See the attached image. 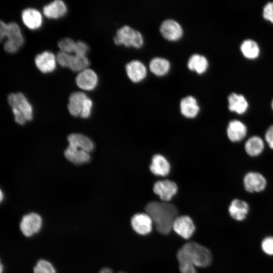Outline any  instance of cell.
Returning <instances> with one entry per match:
<instances>
[{"instance_id":"6da1fadb","label":"cell","mask_w":273,"mask_h":273,"mask_svg":"<svg viewBox=\"0 0 273 273\" xmlns=\"http://www.w3.org/2000/svg\"><path fill=\"white\" fill-rule=\"evenodd\" d=\"M145 211L158 233L167 235L171 232L174 221L178 216V210L175 205L169 202L153 201L146 205Z\"/></svg>"},{"instance_id":"7a4b0ae2","label":"cell","mask_w":273,"mask_h":273,"mask_svg":"<svg viewBox=\"0 0 273 273\" xmlns=\"http://www.w3.org/2000/svg\"><path fill=\"white\" fill-rule=\"evenodd\" d=\"M6 37L4 48L6 52L14 53L23 45L24 39L19 25L15 22L6 23L2 20L0 23V39Z\"/></svg>"},{"instance_id":"3957f363","label":"cell","mask_w":273,"mask_h":273,"mask_svg":"<svg viewBox=\"0 0 273 273\" xmlns=\"http://www.w3.org/2000/svg\"><path fill=\"white\" fill-rule=\"evenodd\" d=\"M8 101L12 107L15 121L23 125L33 118L32 107L24 95L20 92L10 94Z\"/></svg>"},{"instance_id":"277c9868","label":"cell","mask_w":273,"mask_h":273,"mask_svg":"<svg viewBox=\"0 0 273 273\" xmlns=\"http://www.w3.org/2000/svg\"><path fill=\"white\" fill-rule=\"evenodd\" d=\"M181 248L196 267H206L210 265L212 260V254L206 247L191 241L185 244Z\"/></svg>"},{"instance_id":"5b68a950","label":"cell","mask_w":273,"mask_h":273,"mask_svg":"<svg viewBox=\"0 0 273 273\" xmlns=\"http://www.w3.org/2000/svg\"><path fill=\"white\" fill-rule=\"evenodd\" d=\"M242 183L244 191L250 194L263 192L268 186L266 177L257 170H249L245 172L243 176Z\"/></svg>"},{"instance_id":"8992f818","label":"cell","mask_w":273,"mask_h":273,"mask_svg":"<svg viewBox=\"0 0 273 273\" xmlns=\"http://www.w3.org/2000/svg\"><path fill=\"white\" fill-rule=\"evenodd\" d=\"M113 40L116 44L135 48H140L144 41L141 32L128 25H124L118 29Z\"/></svg>"},{"instance_id":"52a82bcc","label":"cell","mask_w":273,"mask_h":273,"mask_svg":"<svg viewBox=\"0 0 273 273\" xmlns=\"http://www.w3.org/2000/svg\"><path fill=\"white\" fill-rule=\"evenodd\" d=\"M57 62L63 67H68L74 72L88 68L89 62L86 56H79L59 52L56 55Z\"/></svg>"},{"instance_id":"ba28073f","label":"cell","mask_w":273,"mask_h":273,"mask_svg":"<svg viewBox=\"0 0 273 273\" xmlns=\"http://www.w3.org/2000/svg\"><path fill=\"white\" fill-rule=\"evenodd\" d=\"M248 127L242 120L238 119L230 120L225 128L226 138L232 143L238 144L244 142L248 137Z\"/></svg>"},{"instance_id":"9c48e42d","label":"cell","mask_w":273,"mask_h":273,"mask_svg":"<svg viewBox=\"0 0 273 273\" xmlns=\"http://www.w3.org/2000/svg\"><path fill=\"white\" fill-rule=\"evenodd\" d=\"M42 225L41 217L37 213L31 212L22 217L20 229L24 236L31 237L40 231Z\"/></svg>"},{"instance_id":"30bf717a","label":"cell","mask_w":273,"mask_h":273,"mask_svg":"<svg viewBox=\"0 0 273 273\" xmlns=\"http://www.w3.org/2000/svg\"><path fill=\"white\" fill-rule=\"evenodd\" d=\"M266 145L263 137L257 134L248 136L244 142L245 153L250 158H257L264 153Z\"/></svg>"},{"instance_id":"8fae6325","label":"cell","mask_w":273,"mask_h":273,"mask_svg":"<svg viewBox=\"0 0 273 273\" xmlns=\"http://www.w3.org/2000/svg\"><path fill=\"white\" fill-rule=\"evenodd\" d=\"M195 230L196 226L193 220L190 216L186 215L177 216L172 226V230L184 239L191 238Z\"/></svg>"},{"instance_id":"7c38bea8","label":"cell","mask_w":273,"mask_h":273,"mask_svg":"<svg viewBox=\"0 0 273 273\" xmlns=\"http://www.w3.org/2000/svg\"><path fill=\"white\" fill-rule=\"evenodd\" d=\"M130 224L136 234L146 236L152 232L153 222L147 213H138L131 218Z\"/></svg>"},{"instance_id":"4fadbf2b","label":"cell","mask_w":273,"mask_h":273,"mask_svg":"<svg viewBox=\"0 0 273 273\" xmlns=\"http://www.w3.org/2000/svg\"><path fill=\"white\" fill-rule=\"evenodd\" d=\"M177 190L176 184L168 179L157 181L153 187L154 192L164 202H169L176 194Z\"/></svg>"},{"instance_id":"5bb4252c","label":"cell","mask_w":273,"mask_h":273,"mask_svg":"<svg viewBox=\"0 0 273 273\" xmlns=\"http://www.w3.org/2000/svg\"><path fill=\"white\" fill-rule=\"evenodd\" d=\"M98 81L96 73L92 69L86 68L77 74L75 77L77 85L85 90L94 89L97 85Z\"/></svg>"},{"instance_id":"9a60e30c","label":"cell","mask_w":273,"mask_h":273,"mask_svg":"<svg viewBox=\"0 0 273 273\" xmlns=\"http://www.w3.org/2000/svg\"><path fill=\"white\" fill-rule=\"evenodd\" d=\"M160 31L162 36L169 40H178L183 33L180 25L172 19H167L163 21L160 27Z\"/></svg>"},{"instance_id":"2e32d148","label":"cell","mask_w":273,"mask_h":273,"mask_svg":"<svg viewBox=\"0 0 273 273\" xmlns=\"http://www.w3.org/2000/svg\"><path fill=\"white\" fill-rule=\"evenodd\" d=\"M250 210L248 203L245 200L236 198L231 202L228 207V212L232 218L237 221H242L246 218Z\"/></svg>"},{"instance_id":"e0dca14e","label":"cell","mask_w":273,"mask_h":273,"mask_svg":"<svg viewBox=\"0 0 273 273\" xmlns=\"http://www.w3.org/2000/svg\"><path fill=\"white\" fill-rule=\"evenodd\" d=\"M34 62L37 68L41 72H52L56 67V56L51 52L44 51L36 56Z\"/></svg>"},{"instance_id":"ac0fdd59","label":"cell","mask_w":273,"mask_h":273,"mask_svg":"<svg viewBox=\"0 0 273 273\" xmlns=\"http://www.w3.org/2000/svg\"><path fill=\"white\" fill-rule=\"evenodd\" d=\"M228 107L232 113L239 115L245 114L249 108V103L242 95L232 93L228 97Z\"/></svg>"},{"instance_id":"d6986e66","label":"cell","mask_w":273,"mask_h":273,"mask_svg":"<svg viewBox=\"0 0 273 273\" xmlns=\"http://www.w3.org/2000/svg\"><path fill=\"white\" fill-rule=\"evenodd\" d=\"M22 20L26 26L30 29L39 28L42 22L40 12L34 8H27L21 13Z\"/></svg>"},{"instance_id":"ffe728a7","label":"cell","mask_w":273,"mask_h":273,"mask_svg":"<svg viewBox=\"0 0 273 273\" xmlns=\"http://www.w3.org/2000/svg\"><path fill=\"white\" fill-rule=\"evenodd\" d=\"M127 75L133 82H137L143 80L147 75L145 65L139 60H132L125 66Z\"/></svg>"},{"instance_id":"44dd1931","label":"cell","mask_w":273,"mask_h":273,"mask_svg":"<svg viewBox=\"0 0 273 273\" xmlns=\"http://www.w3.org/2000/svg\"><path fill=\"white\" fill-rule=\"evenodd\" d=\"M150 171L155 175L165 176L168 174L170 165L165 157L160 154H156L152 158L150 165Z\"/></svg>"},{"instance_id":"7402d4cb","label":"cell","mask_w":273,"mask_h":273,"mask_svg":"<svg viewBox=\"0 0 273 273\" xmlns=\"http://www.w3.org/2000/svg\"><path fill=\"white\" fill-rule=\"evenodd\" d=\"M67 8L61 0H55L46 5L42 9L44 15L48 18L57 19L65 15Z\"/></svg>"},{"instance_id":"603a6c76","label":"cell","mask_w":273,"mask_h":273,"mask_svg":"<svg viewBox=\"0 0 273 273\" xmlns=\"http://www.w3.org/2000/svg\"><path fill=\"white\" fill-rule=\"evenodd\" d=\"M180 110L185 117L193 118L198 114L200 107L196 99L193 96H188L181 100Z\"/></svg>"},{"instance_id":"cb8c5ba5","label":"cell","mask_w":273,"mask_h":273,"mask_svg":"<svg viewBox=\"0 0 273 273\" xmlns=\"http://www.w3.org/2000/svg\"><path fill=\"white\" fill-rule=\"evenodd\" d=\"M64 155L69 161L75 164L86 163L90 159L88 152L69 145L65 150Z\"/></svg>"},{"instance_id":"d4e9b609","label":"cell","mask_w":273,"mask_h":273,"mask_svg":"<svg viewBox=\"0 0 273 273\" xmlns=\"http://www.w3.org/2000/svg\"><path fill=\"white\" fill-rule=\"evenodd\" d=\"M87 97L86 94L81 92H75L70 94L68 109L72 116H80L84 101Z\"/></svg>"},{"instance_id":"484cf974","label":"cell","mask_w":273,"mask_h":273,"mask_svg":"<svg viewBox=\"0 0 273 273\" xmlns=\"http://www.w3.org/2000/svg\"><path fill=\"white\" fill-rule=\"evenodd\" d=\"M69 145L76 147L88 153L94 148L93 142L86 136L80 133H72L67 138Z\"/></svg>"},{"instance_id":"4316f807","label":"cell","mask_w":273,"mask_h":273,"mask_svg":"<svg viewBox=\"0 0 273 273\" xmlns=\"http://www.w3.org/2000/svg\"><path fill=\"white\" fill-rule=\"evenodd\" d=\"M176 258L181 273H197L196 266L181 247L177 252Z\"/></svg>"},{"instance_id":"83f0119b","label":"cell","mask_w":273,"mask_h":273,"mask_svg":"<svg viewBox=\"0 0 273 273\" xmlns=\"http://www.w3.org/2000/svg\"><path fill=\"white\" fill-rule=\"evenodd\" d=\"M208 65L207 59L204 56L198 54L192 55L187 63L189 69L195 70L198 74L205 72L207 69Z\"/></svg>"},{"instance_id":"f1b7e54d","label":"cell","mask_w":273,"mask_h":273,"mask_svg":"<svg viewBox=\"0 0 273 273\" xmlns=\"http://www.w3.org/2000/svg\"><path fill=\"white\" fill-rule=\"evenodd\" d=\"M170 64L168 60L161 57H155L149 64L150 70L156 75L162 76L169 70Z\"/></svg>"},{"instance_id":"f546056e","label":"cell","mask_w":273,"mask_h":273,"mask_svg":"<svg viewBox=\"0 0 273 273\" xmlns=\"http://www.w3.org/2000/svg\"><path fill=\"white\" fill-rule=\"evenodd\" d=\"M240 50L243 56L249 59H256L260 53L258 44L251 39L244 40L241 45Z\"/></svg>"},{"instance_id":"4dcf8cb0","label":"cell","mask_w":273,"mask_h":273,"mask_svg":"<svg viewBox=\"0 0 273 273\" xmlns=\"http://www.w3.org/2000/svg\"><path fill=\"white\" fill-rule=\"evenodd\" d=\"M33 273H56L53 265L45 259H39L33 268Z\"/></svg>"},{"instance_id":"1f68e13d","label":"cell","mask_w":273,"mask_h":273,"mask_svg":"<svg viewBox=\"0 0 273 273\" xmlns=\"http://www.w3.org/2000/svg\"><path fill=\"white\" fill-rule=\"evenodd\" d=\"M58 46L61 52L72 54L74 52L76 41L69 37H65L59 41Z\"/></svg>"},{"instance_id":"d6a6232c","label":"cell","mask_w":273,"mask_h":273,"mask_svg":"<svg viewBox=\"0 0 273 273\" xmlns=\"http://www.w3.org/2000/svg\"><path fill=\"white\" fill-rule=\"evenodd\" d=\"M266 146L273 151V124L269 125L265 129L263 136Z\"/></svg>"},{"instance_id":"836d02e7","label":"cell","mask_w":273,"mask_h":273,"mask_svg":"<svg viewBox=\"0 0 273 273\" xmlns=\"http://www.w3.org/2000/svg\"><path fill=\"white\" fill-rule=\"evenodd\" d=\"M261 248L265 254L273 255V237L264 238L261 243Z\"/></svg>"},{"instance_id":"e575fe53","label":"cell","mask_w":273,"mask_h":273,"mask_svg":"<svg viewBox=\"0 0 273 273\" xmlns=\"http://www.w3.org/2000/svg\"><path fill=\"white\" fill-rule=\"evenodd\" d=\"M89 47L85 42L78 40L76 41V46L74 54L79 56H86L89 51Z\"/></svg>"},{"instance_id":"d590c367","label":"cell","mask_w":273,"mask_h":273,"mask_svg":"<svg viewBox=\"0 0 273 273\" xmlns=\"http://www.w3.org/2000/svg\"><path fill=\"white\" fill-rule=\"evenodd\" d=\"M93 106V102L90 99L87 97L84 101L80 117L82 118H87L91 113V109Z\"/></svg>"},{"instance_id":"8d00e7d4","label":"cell","mask_w":273,"mask_h":273,"mask_svg":"<svg viewBox=\"0 0 273 273\" xmlns=\"http://www.w3.org/2000/svg\"><path fill=\"white\" fill-rule=\"evenodd\" d=\"M263 16L265 19L273 23V2H268L264 6Z\"/></svg>"},{"instance_id":"74e56055","label":"cell","mask_w":273,"mask_h":273,"mask_svg":"<svg viewBox=\"0 0 273 273\" xmlns=\"http://www.w3.org/2000/svg\"><path fill=\"white\" fill-rule=\"evenodd\" d=\"M99 273H113L112 269L109 267L102 268Z\"/></svg>"},{"instance_id":"f35d334b","label":"cell","mask_w":273,"mask_h":273,"mask_svg":"<svg viewBox=\"0 0 273 273\" xmlns=\"http://www.w3.org/2000/svg\"><path fill=\"white\" fill-rule=\"evenodd\" d=\"M3 200V193L2 191H1V201H2Z\"/></svg>"},{"instance_id":"ab89813d","label":"cell","mask_w":273,"mask_h":273,"mask_svg":"<svg viewBox=\"0 0 273 273\" xmlns=\"http://www.w3.org/2000/svg\"><path fill=\"white\" fill-rule=\"evenodd\" d=\"M3 269V266L2 264H1V273H2Z\"/></svg>"},{"instance_id":"60d3db41","label":"cell","mask_w":273,"mask_h":273,"mask_svg":"<svg viewBox=\"0 0 273 273\" xmlns=\"http://www.w3.org/2000/svg\"><path fill=\"white\" fill-rule=\"evenodd\" d=\"M271 106L272 110L273 111V100H272V102H271Z\"/></svg>"},{"instance_id":"b9f144b4","label":"cell","mask_w":273,"mask_h":273,"mask_svg":"<svg viewBox=\"0 0 273 273\" xmlns=\"http://www.w3.org/2000/svg\"><path fill=\"white\" fill-rule=\"evenodd\" d=\"M118 273H127V272H125V271H121L118 272Z\"/></svg>"}]
</instances>
